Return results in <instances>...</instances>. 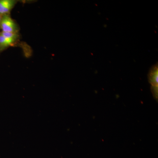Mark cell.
Masks as SVG:
<instances>
[{
	"instance_id": "obj_1",
	"label": "cell",
	"mask_w": 158,
	"mask_h": 158,
	"mask_svg": "<svg viewBox=\"0 0 158 158\" xmlns=\"http://www.w3.org/2000/svg\"><path fill=\"white\" fill-rule=\"evenodd\" d=\"M1 32L18 33L19 28L17 24L11 18L10 15H3L0 23Z\"/></svg>"
},
{
	"instance_id": "obj_2",
	"label": "cell",
	"mask_w": 158,
	"mask_h": 158,
	"mask_svg": "<svg viewBox=\"0 0 158 158\" xmlns=\"http://www.w3.org/2000/svg\"><path fill=\"white\" fill-rule=\"evenodd\" d=\"M158 64L154 65L150 69L148 74V80L149 83L152 85L153 93L156 97H158Z\"/></svg>"
},
{
	"instance_id": "obj_3",
	"label": "cell",
	"mask_w": 158,
	"mask_h": 158,
	"mask_svg": "<svg viewBox=\"0 0 158 158\" xmlns=\"http://www.w3.org/2000/svg\"><path fill=\"white\" fill-rule=\"evenodd\" d=\"M17 1L15 0H0V14L2 15H10Z\"/></svg>"
},
{
	"instance_id": "obj_4",
	"label": "cell",
	"mask_w": 158,
	"mask_h": 158,
	"mask_svg": "<svg viewBox=\"0 0 158 158\" xmlns=\"http://www.w3.org/2000/svg\"><path fill=\"white\" fill-rule=\"evenodd\" d=\"M16 41L15 40L4 37L0 32V52L5 50L14 44Z\"/></svg>"
},
{
	"instance_id": "obj_5",
	"label": "cell",
	"mask_w": 158,
	"mask_h": 158,
	"mask_svg": "<svg viewBox=\"0 0 158 158\" xmlns=\"http://www.w3.org/2000/svg\"><path fill=\"white\" fill-rule=\"evenodd\" d=\"M3 15H1V14H0V23H1V20H2V17Z\"/></svg>"
}]
</instances>
